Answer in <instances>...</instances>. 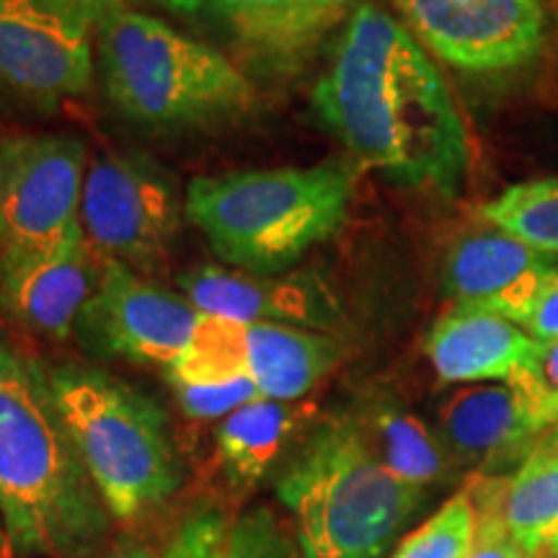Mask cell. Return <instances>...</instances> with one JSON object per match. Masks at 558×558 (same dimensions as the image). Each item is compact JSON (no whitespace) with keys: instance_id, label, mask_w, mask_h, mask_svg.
<instances>
[{"instance_id":"obj_26","label":"cell","mask_w":558,"mask_h":558,"mask_svg":"<svg viewBox=\"0 0 558 558\" xmlns=\"http://www.w3.org/2000/svg\"><path fill=\"white\" fill-rule=\"evenodd\" d=\"M525 403L535 435H546L558 424V339L541 344L535 357L509 380Z\"/></svg>"},{"instance_id":"obj_15","label":"cell","mask_w":558,"mask_h":558,"mask_svg":"<svg viewBox=\"0 0 558 558\" xmlns=\"http://www.w3.org/2000/svg\"><path fill=\"white\" fill-rule=\"evenodd\" d=\"M194 308L239 324H279L324 331L339 318L337 298L313 269L264 277L230 267H197L179 277Z\"/></svg>"},{"instance_id":"obj_3","label":"cell","mask_w":558,"mask_h":558,"mask_svg":"<svg viewBox=\"0 0 558 558\" xmlns=\"http://www.w3.org/2000/svg\"><path fill=\"white\" fill-rule=\"evenodd\" d=\"M354 197L347 160L197 177L184 215L230 269L275 277L344 228Z\"/></svg>"},{"instance_id":"obj_32","label":"cell","mask_w":558,"mask_h":558,"mask_svg":"<svg viewBox=\"0 0 558 558\" xmlns=\"http://www.w3.org/2000/svg\"><path fill=\"white\" fill-rule=\"evenodd\" d=\"M533 450H541V452H558V424L556 427H550L546 435L538 437V442H535Z\"/></svg>"},{"instance_id":"obj_19","label":"cell","mask_w":558,"mask_h":558,"mask_svg":"<svg viewBox=\"0 0 558 558\" xmlns=\"http://www.w3.org/2000/svg\"><path fill=\"white\" fill-rule=\"evenodd\" d=\"M347 416L365 439L367 450L407 484L429 488L452 476L456 458L439 432L390 396H367L349 409Z\"/></svg>"},{"instance_id":"obj_27","label":"cell","mask_w":558,"mask_h":558,"mask_svg":"<svg viewBox=\"0 0 558 558\" xmlns=\"http://www.w3.org/2000/svg\"><path fill=\"white\" fill-rule=\"evenodd\" d=\"M181 411L192 418H226L246 403L264 399L251 378H239L230 383H215V386H171Z\"/></svg>"},{"instance_id":"obj_34","label":"cell","mask_w":558,"mask_h":558,"mask_svg":"<svg viewBox=\"0 0 558 558\" xmlns=\"http://www.w3.org/2000/svg\"><path fill=\"white\" fill-rule=\"evenodd\" d=\"M0 558H13L9 538H5V530H3V520H0Z\"/></svg>"},{"instance_id":"obj_17","label":"cell","mask_w":558,"mask_h":558,"mask_svg":"<svg viewBox=\"0 0 558 558\" xmlns=\"http://www.w3.org/2000/svg\"><path fill=\"white\" fill-rule=\"evenodd\" d=\"M541 349L530 333L499 313L450 305L424 339L437 378L452 386L509 383Z\"/></svg>"},{"instance_id":"obj_33","label":"cell","mask_w":558,"mask_h":558,"mask_svg":"<svg viewBox=\"0 0 558 558\" xmlns=\"http://www.w3.org/2000/svg\"><path fill=\"white\" fill-rule=\"evenodd\" d=\"M541 558H558V525L550 530V535L546 538V546H543Z\"/></svg>"},{"instance_id":"obj_6","label":"cell","mask_w":558,"mask_h":558,"mask_svg":"<svg viewBox=\"0 0 558 558\" xmlns=\"http://www.w3.org/2000/svg\"><path fill=\"white\" fill-rule=\"evenodd\" d=\"M60 411L114 525L135 527L169 507L184 481L163 407L107 369L47 367Z\"/></svg>"},{"instance_id":"obj_13","label":"cell","mask_w":558,"mask_h":558,"mask_svg":"<svg viewBox=\"0 0 558 558\" xmlns=\"http://www.w3.org/2000/svg\"><path fill=\"white\" fill-rule=\"evenodd\" d=\"M209 21L251 68L292 75L344 21L352 0H166Z\"/></svg>"},{"instance_id":"obj_30","label":"cell","mask_w":558,"mask_h":558,"mask_svg":"<svg viewBox=\"0 0 558 558\" xmlns=\"http://www.w3.org/2000/svg\"><path fill=\"white\" fill-rule=\"evenodd\" d=\"M60 3L73 11L75 16L86 21L90 29H96V26H99L107 16H111V13L132 9L135 0H60Z\"/></svg>"},{"instance_id":"obj_25","label":"cell","mask_w":558,"mask_h":558,"mask_svg":"<svg viewBox=\"0 0 558 558\" xmlns=\"http://www.w3.org/2000/svg\"><path fill=\"white\" fill-rule=\"evenodd\" d=\"M473 538H476V507L469 488H463L414 533L407 535L390 558H469Z\"/></svg>"},{"instance_id":"obj_10","label":"cell","mask_w":558,"mask_h":558,"mask_svg":"<svg viewBox=\"0 0 558 558\" xmlns=\"http://www.w3.org/2000/svg\"><path fill=\"white\" fill-rule=\"evenodd\" d=\"M86 171L75 135H0V248L54 246L78 228Z\"/></svg>"},{"instance_id":"obj_2","label":"cell","mask_w":558,"mask_h":558,"mask_svg":"<svg viewBox=\"0 0 558 558\" xmlns=\"http://www.w3.org/2000/svg\"><path fill=\"white\" fill-rule=\"evenodd\" d=\"M0 520L13 558H96L114 530L50 369L0 337Z\"/></svg>"},{"instance_id":"obj_35","label":"cell","mask_w":558,"mask_h":558,"mask_svg":"<svg viewBox=\"0 0 558 558\" xmlns=\"http://www.w3.org/2000/svg\"><path fill=\"white\" fill-rule=\"evenodd\" d=\"M546 3H548V11H550V21L558 24V0H546Z\"/></svg>"},{"instance_id":"obj_21","label":"cell","mask_w":558,"mask_h":558,"mask_svg":"<svg viewBox=\"0 0 558 558\" xmlns=\"http://www.w3.org/2000/svg\"><path fill=\"white\" fill-rule=\"evenodd\" d=\"M300 411L295 403L256 399L220 418L215 452L222 476L233 488H254L277 469L284 445L295 435Z\"/></svg>"},{"instance_id":"obj_8","label":"cell","mask_w":558,"mask_h":558,"mask_svg":"<svg viewBox=\"0 0 558 558\" xmlns=\"http://www.w3.org/2000/svg\"><path fill=\"white\" fill-rule=\"evenodd\" d=\"M401 24L445 65L499 78L538 68L554 21L546 0H393Z\"/></svg>"},{"instance_id":"obj_9","label":"cell","mask_w":558,"mask_h":558,"mask_svg":"<svg viewBox=\"0 0 558 558\" xmlns=\"http://www.w3.org/2000/svg\"><path fill=\"white\" fill-rule=\"evenodd\" d=\"M94 81V29L60 0H0V111L52 114Z\"/></svg>"},{"instance_id":"obj_4","label":"cell","mask_w":558,"mask_h":558,"mask_svg":"<svg viewBox=\"0 0 558 558\" xmlns=\"http://www.w3.org/2000/svg\"><path fill=\"white\" fill-rule=\"evenodd\" d=\"M94 32L104 90L140 128L218 130L259 107L254 81L228 54L166 21L124 9Z\"/></svg>"},{"instance_id":"obj_24","label":"cell","mask_w":558,"mask_h":558,"mask_svg":"<svg viewBox=\"0 0 558 558\" xmlns=\"http://www.w3.org/2000/svg\"><path fill=\"white\" fill-rule=\"evenodd\" d=\"M481 220L558 259V177L507 186L481 207Z\"/></svg>"},{"instance_id":"obj_5","label":"cell","mask_w":558,"mask_h":558,"mask_svg":"<svg viewBox=\"0 0 558 558\" xmlns=\"http://www.w3.org/2000/svg\"><path fill=\"white\" fill-rule=\"evenodd\" d=\"M303 558H380L427 501L393 476L347 411L318 424L275 478Z\"/></svg>"},{"instance_id":"obj_7","label":"cell","mask_w":558,"mask_h":558,"mask_svg":"<svg viewBox=\"0 0 558 558\" xmlns=\"http://www.w3.org/2000/svg\"><path fill=\"white\" fill-rule=\"evenodd\" d=\"M181 218L177 181L148 156L109 153L86 171L81 228L101 262L153 275L169 259Z\"/></svg>"},{"instance_id":"obj_1","label":"cell","mask_w":558,"mask_h":558,"mask_svg":"<svg viewBox=\"0 0 558 558\" xmlns=\"http://www.w3.org/2000/svg\"><path fill=\"white\" fill-rule=\"evenodd\" d=\"M311 99L349 156L390 184L448 197L463 186L469 132L448 81L380 5L360 3L349 13Z\"/></svg>"},{"instance_id":"obj_16","label":"cell","mask_w":558,"mask_h":558,"mask_svg":"<svg viewBox=\"0 0 558 558\" xmlns=\"http://www.w3.org/2000/svg\"><path fill=\"white\" fill-rule=\"evenodd\" d=\"M437 432L456 463L484 476H501L514 460H525L538 442L525 403L509 383L460 386L439 403Z\"/></svg>"},{"instance_id":"obj_28","label":"cell","mask_w":558,"mask_h":558,"mask_svg":"<svg viewBox=\"0 0 558 558\" xmlns=\"http://www.w3.org/2000/svg\"><path fill=\"white\" fill-rule=\"evenodd\" d=\"M518 326L541 344L558 339V277L535 298V303L518 320Z\"/></svg>"},{"instance_id":"obj_18","label":"cell","mask_w":558,"mask_h":558,"mask_svg":"<svg viewBox=\"0 0 558 558\" xmlns=\"http://www.w3.org/2000/svg\"><path fill=\"white\" fill-rule=\"evenodd\" d=\"M160 558H303L295 533L267 505L190 509Z\"/></svg>"},{"instance_id":"obj_12","label":"cell","mask_w":558,"mask_h":558,"mask_svg":"<svg viewBox=\"0 0 558 558\" xmlns=\"http://www.w3.org/2000/svg\"><path fill=\"white\" fill-rule=\"evenodd\" d=\"M83 228L54 246L0 248V316L37 339L73 337L75 320L101 279Z\"/></svg>"},{"instance_id":"obj_22","label":"cell","mask_w":558,"mask_h":558,"mask_svg":"<svg viewBox=\"0 0 558 558\" xmlns=\"http://www.w3.org/2000/svg\"><path fill=\"white\" fill-rule=\"evenodd\" d=\"M499 505L518 546L530 558H541L558 525V452L530 450L514 476H501Z\"/></svg>"},{"instance_id":"obj_20","label":"cell","mask_w":558,"mask_h":558,"mask_svg":"<svg viewBox=\"0 0 558 558\" xmlns=\"http://www.w3.org/2000/svg\"><path fill=\"white\" fill-rule=\"evenodd\" d=\"M248 378L264 399L295 403L339 367L344 347L326 331L300 326H246Z\"/></svg>"},{"instance_id":"obj_23","label":"cell","mask_w":558,"mask_h":558,"mask_svg":"<svg viewBox=\"0 0 558 558\" xmlns=\"http://www.w3.org/2000/svg\"><path fill=\"white\" fill-rule=\"evenodd\" d=\"M163 373L169 386H215L248 378L246 324L202 313L190 344Z\"/></svg>"},{"instance_id":"obj_31","label":"cell","mask_w":558,"mask_h":558,"mask_svg":"<svg viewBox=\"0 0 558 558\" xmlns=\"http://www.w3.org/2000/svg\"><path fill=\"white\" fill-rule=\"evenodd\" d=\"M96 558H158L153 550L145 546V543L132 541V538H122L117 543H109L107 550L99 554Z\"/></svg>"},{"instance_id":"obj_11","label":"cell","mask_w":558,"mask_h":558,"mask_svg":"<svg viewBox=\"0 0 558 558\" xmlns=\"http://www.w3.org/2000/svg\"><path fill=\"white\" fill-rule=\"evenodd\" d=\"M202 311L117 262H101L99 288L75 320L90 357L169 367L190 344Z\"/></svg>"},{"instance_id":"obj_29","label":"cell","mask_w":558,"mask_h":558,"mask_svg":"<svg viewBox=\"0 0 558 558\" xmlns=\"http://www.w3.org/2000/svg\"><path fill=\"white\" fill-rule=\"evenodd\" d=\"M538 99L558 114V24H554L548 50L538 62Z\"/></svg>"},{"instance_id":"obj_14","label":"cell","mask_w":558,"mask_h":558,"mask_svg":"<svg viewBox=\"0 0 558 558\" xmlns=\"http://www.w3.org/2000/svg\"><path fill=\"white\" fill-rule=\"evenodd\" d=\"M556 277V256L488 222L452 243L442 269V284L452 305L499 313L512 324L525 316Z\"/></svg>"}]
</instances>
